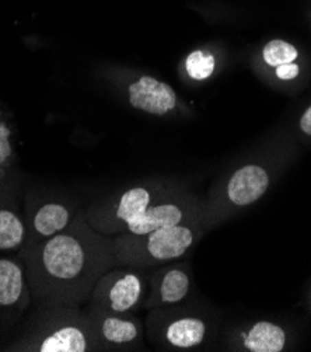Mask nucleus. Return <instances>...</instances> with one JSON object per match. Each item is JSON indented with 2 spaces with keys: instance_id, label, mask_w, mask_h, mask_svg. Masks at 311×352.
Segmentation results:
<instances>
[{
  "instance_id": "nucleus-10",
  "label": "nucleus",
  "mask_w": 311,
  "mask_h": 352,
  "mask_svg": "<svg viewBox=\"0 0 311 352\" xmlns=\"http://www.w3.org/2000/svg\"><path fill=\"white\" fill-rule=\"evenodd\" d=\"M286 336L279 327L268 322L255 324L244 340V345L253 352H281Z\"/></svg>"
},
{
  "instance_id": "nucleus-5",
  "label": "nucleus",
  "mask_w": 311,
  "mask_h": 352,
  "mask_svg": "<svg viewBox=\"0 0 311 352\" xmlns=\"http://www.w3.org/2000/svg\"><path fill=\"white\" fill-rule=\"evenodd\" d=\"M269 184L268 174L258 166H246L234 173L229 183V198L235 205H249L264 195Z\"/></svg>"
},
{
  "instance_id": "nucleus-17",
  "label": "nucleus",
  "mask_w": 311,
  "mask_h": 352,
  "mask_svg": "<svg viewBox=\"0 0 311 352\" xmlns=\"http://www.w3.org/2000/svg\"><path fill=\"white\" fill-rule=\"evenodd\" d=\"M187 72L195 80H205L215 70V58L205 51H194L187 58Z\"/></svg>"
},
{
  "instance_id": "nucleus-14",
  "label": "nucleus",
  "mask_w": 311,
  "mask_h": 352,
  "mask_svg": "<svg viewBox=\"0 0 311 352\" xmlns=\"http://www.w3.org/2000/svg\"><path fill=\"white\" fill-rule=\"evenodd\" d=\"M189 291V278L180 270L168 271L160 287V296L164 303H177L185 298Z\"/></svg>"
},
{
  "instance_id": "nucleus-4",
  "label": "nucleus",
  "mask_w": 311,
  "mask_h": 352,
  "mask_svg": "<svg viewBox=\"0 0 311 352\" xmlns=\"http://www.w3.org/2000/svg\"><path fill=\"white\" fill-rule=\"evenodd\" d=\"M89 337L78 323H60L43 334L31 351L84 352L89 351Z\"/></svg>"
},
{
  "instance_id": "nucleus-6",
  "label": "nucleus",
  "mask_w": 311,
  "mask_h": 352,
  "mask_svg": "<svg viewBox=\"0 0 311 352\" xmlns=\"http://www.w3.org/2000/svg\"><path fill=\"white\" fill-rule=\"evenodd\" d=\"M183 218L184 212L177 204H159L149 206L146 212L126 229L133 236H145L164 226L180 225Z\"/></svg>"
},
{
  "instance_id": "nucleus-7",
  "label": "nucleus",
  "mask_w": 311,
  "mask_h": 352,
  "mask_svg": "<svg viewBox=\"0 0 311 352\" xmlns=\"http://www.w3.org/2000/svg\"><path fill=\"white\" fill-rule=\"evenodd\" d=\"M72 221V214L67 206L58 202L43 205L32 217L31 228L40 239L45 240L65 230Z\"/></svg>"
},
{
  "instance_id": "nucleus-18",
  "label": "nucleus",
  "mask_w": 311,
  "mask_h": 352,
  "mask_svg": "<svg viewBox=\"0 0 311 352\" xmlns=\"http://www.w3.org/2000/svg\"><path fill=\"white\" fill-rule=\"evenodd\" d=\"M9 138V129L3 122H0V164L5 163L12 153Z\"/></svg>"
},
{
  "instance_id": "nucleus-11",
  "label": "nucleus",
  "mask_w": 311,
  "mask_h": 352,
  "mask_svg": "<svg viewBox=\"0 0 311 352\" xmlns=\"http://www.w3.org/2000/svg\"><path fill=\"white\" fill-rule=\"evenodd\" d=\"M152 204L150 192L143 187H135L128 190L119 198L115 218L121 221L125 228L139 219Z\"/></svg>"
},
{
  "instance_id": "nucleus-3",
  "label": "nucleus",
  "mask_w": 311,
  "mask_h": 352,
  "mask_svg": "<svg viewBox=\"0 0 311 352\" xmlns=\"http://www.w3.org/2000/svg\"><path fill=\"white\" fill-rule=\"evenodd\" d=\"M146 237V252L153 260L165 261L181 257L194 243V233L188 226L172 225L156 229Z\"/></svg>"
},
{
  "instance_id": "nucleus-8",
  "label": "nucleus",
  "mask_w": 311,
  "mask_h": 352,
  "mask_svg": "<svg viewBox=\"0 0 311 352\" xmlns=\"http://www.w3.org/2000/svg\"><path fill=\"white\" fill-rule=\"evenodd\" d=\"M25 291L24 270L12 260H0V306L17 305Z\"/></svg>"
},
{
  "instance_id": "nucleus-19",
  "label": "nucleus",
  "mask_w": 311,
  "mask_h": 352,
  "mask_svg": "<svg viewBox=\"0 0 311 352\" xmlns=\"http://www.w3.org/2000/svg\"><path fill=\"white\" fill-rule=\"evenodd\" d=\"M299 75V66L293 62L276 67V76L282 80H292Z\"/></svg>"
},
{
  "instance_id": "nucleus-13",
  "label": "nucleus",
  "mask_w": 311,
  "mask_h": 352,
  "mask_svg": "<svg viewBox=\"0 0 311 352\" xmlns=\"http://www.w3.org/2000/svg\"><path fill=\"white\" fill-rule=\"evenodd\" d=\"M25 229L21 219L8 209H0V252L21 245Z\"/></svg>"
},
{
  "instance_id": "nucleus-15",
  "label": "nucleus",
  "mask_w": 311,
  "mask_h": 352,
  "mask_svg": "<svg viewBox=\"0 0 311 352\" xmlns=\"http://www.w3.org/2000/svg\"><path fill=\"white\" fill-rule=\"evenodd\" d=\"M101 334L110 342L125 344L137 337V329L132 322L118 318H107L101 324Z\"/></svg>"
},
{
  "instance_id": "nucleus-2",
  "label": "nucleus",
  "mask_w": 311,
  "mask_h": 352,
  "mask_svg": "<svg viewBox=\"0 0 311 352\" xmlns=\"http://www.w3.org/2000/svg\"><path fill=\"white\" fill-rule=\"evenodd\" d=\"M129 102L137 110L164 116L176 107L177 97L176 91L167 83L143 76L129 86Z\"/></svg>"
},
{
  "instance_id": "nucleus-1",
  "label": "nucleus",
  "mask_w": 311,
  "mask_h": 352,
  "mask_svg": "<svg viewBox=\"0 0 311 352\" xmlns=\"http://www.w3.org/2000/svg\"><path fill=\"white\" fill-rule=\"evenodd\" d=\"M30 249L27 274L36 299L52 307L79 306L90 291L91 249L78 218Z\"/></svg>"
},
{
  "instance_id": "nucleus-20",
  "label": "nucleus",
  "mask_w": 311,
  "mask_h": 352,
  "mask_svg": "<svg viewBox=\"0 0 311 352\" xmlns=\"http://www.w3.org/2000/svg\"><path fill=\"white\" fill-rule=\"evenodd\" d=\"M300 126H301L303 132H306L307 135H311V105L308 107V110L303 114V117L300 120Z\"/></svg>"
},
{
  "instance_id": "nucleus-9",
  "label": "nucleus",
  "mask_w": 311,
  "mask_h": 352,
  "mask_svg": "<svg viewBox=\"0 0 311 352\" xmlns=\"http://www.w3.org/2000/svg\"><path fill=\"white\" fill-rule=\"evenodd\" d=\"M142 294V283L135 274H125L111 284L107 299L113 311L124 313L132 309Z\"/></svg>"
},
{
  "instance_id": "nucleus-16",
  "label": "nucleus",
  "mask_w": 311,
  "mask_h": 352,
  "mask_svg": "<svg viewBox=\"0 0 311 352\" xmlns=\"http://www.w3.org/2000/svg\"><path fill=\"white\" fill-rule=\"evenodd\" d=\"M297 58V51L289 43L282 40H273L264 48V59L268 65L278 67L285 63H290Z\"/></svg>"
},
{
  "instance_id": "nucleus-12",
  "label": "nucleus",
  "mask_w": 311,
  "mask_h": 352,
  "mask_svg": "<svg viewBox=\"0 0 311 352\" xmlns=\"http://www.w3.org/2000/svg\"><path fill=\"white\" fill-rule=\"evenodd\" d=\"M205 337V324L199 319H180L167 327V340L178 348H191L202 342Z\"/></svg>"
}]
</instances>
